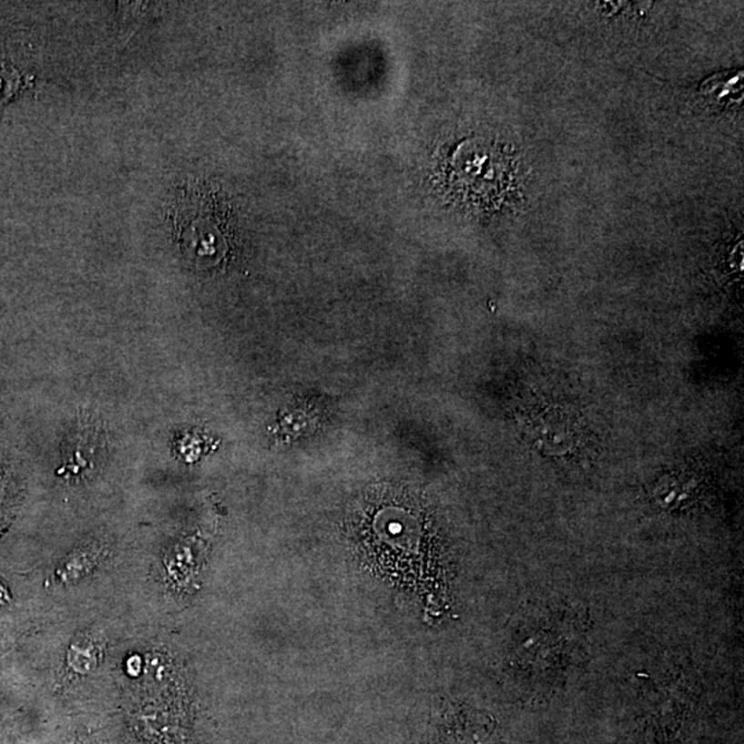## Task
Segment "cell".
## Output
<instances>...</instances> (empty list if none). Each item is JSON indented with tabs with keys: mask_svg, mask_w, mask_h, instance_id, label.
<instances>
[]
</instances>
